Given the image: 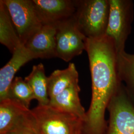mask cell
I'll use <instances>...</instances> for the list:
<instances>
[{"instance_id":"5","label":"cell","mask_w":134,"mask_h":134,"mask_svg":"<svg viewBox=\"0 0 134 134\" xmlns=\"http://www.w3.org/2000/svg\"><path fill=\"white\" fill-rule=\"evenodd\" d=\"M109 113L105 134H134V104L123 83L107 107Z\"/></svg>"},{"instance_id":"11","label":"cell","mask_w":134,"mask_h":134,"mask_svg":"<svg viewBox=\"0 0 134 134\" xmlns=\"http://www.w3.org/2000/svg\"><path fill=\"white\" fill-rule=\"evenodd\" d=\"M79 83L72 85L50 100L49 105L63 112L71 114L82 120H86V112L81 105L79 97Z\"/></svg>"},{"instance_id":"17","label":"cell","mask_w":134,"mask_h":134,"mask_svg":"<svg viewBox=\"0 0 134 134\" xmlns=\"http://www.w3.org/2000/svg\"><path fill=\"white\" fill-rule=\"evenodd\" d=\"M8 98L17 101L29 108L31 101L35 99L33 91L22 77H14L9 88Z\"/></svg>"},{"instance_id":"14","label":"cell","mask_w":134,"mask_h":134,"mask_svg":"<svg viewBox=\"0 0 134 134\" xmlns=\"http://www.w3.org/2000/svg\"><path fill=\"white\" fill-rule=\"evenodd\" d=\"M24 81L33 91L35 99L38 102V105H46L49 104L48 77L45 75L43 64L34 66L32 71L29 76L25 77Z\"/></svg>"},{"instance_id":"3","label":"cell","mask_w":134,"mask_h":134,"mask_svg":"<svg viewBox=\"0 0 134 134\" xmlns=\"http://www.w3.org/2000/svg\"><path fill=\"white\" fill-rule=\"evenodd\" d=\"M39 134H82L84 122L75 115L50 105L31 110Z\"/></svg>"},{"instance_id":"19","label":"cell","mask_w":134,"mask_h":134,"mask_svg":"<svg viewBox=\"0 0 134 134\" xmlns=\"http://www.w3.org/2000/svg\"><path fill=\"white\" fill-rule=\"evenodd\" d=\"M82 134H83V133H82Z\"/></svg>"},{"instance_id":"9","label":"cell","mask_w":134,"mask_h":134,"mask_svg":"<svg viewBox=\"0 0 134 134\" xmlns=\"http://www.w3.org/2000/svg\"><path fill=\"white\" fill-rule=\"evenodd\" d=\"M34 59V55L24 44L16 48L10 61L0 70V101L8 98L9 88L16 72Z\"/></svg>"},{"instance_id":"16","label":"cell","mask_w":134,"mask_h":134,"mask_svg":"<svg viewBox=\"0 0 134 134\" xmlns=\"http://www.w3.org/2000/svg\"><path fill=\"white\" fill-rule=\"evenodd\" d=\"M117 70L120 81L124 86L134 104V54L125 51L117 54Z\"/></svg>"},{"instance_id":"7","label":"cell","mask_w":134,"mask_h":134,"mask_svg":"<svg viewBox=\"0 0 134 134\" xmlns=\"http://www.w3.org/2000/svg\"><path fill=\"white\" fill-rule=\"evenodd\" d=\"M56 26L57 57L68 62L86 50V37L79 29L74 15Z\"/></svg>"},{"instance_id":"2","label":"cell","mask_w":134,"mask_h":134,"mask_svg":"<svg viewBox=\"0 0 134 134\" xmlns=\"http://www.w3.org/2000/svg\"><path fill=\"white\" fill-rule=\"evenodd\" d=\"M109 10V0L76 1L74 17L86 38H98L105 35Z\"/></svg>"},{"instance_id":"18","label":"cell","mask_w":134,"mask_h":134,"mask_svg":"<svg viewBox=\"0 0 134 134\" xmlns=\"http://www.w3.org/2000/svg\"><path fill=\"white\" fill-rule=\"evenodd\" d=\"M5 134H39L31 110Z\"/></svg>"},{"instance_id":"15","label":"cell","mask_w":134,"mask_h":134,"mask_svg":"<svg viewBox=\"0 0 134 134\" xmlns=\"http://www.w3.org/2000/svg\"><path fill=\"white\" fill-rule=\"evenodd\" d=\"M0 42L12 54L23 44L14 29L8 10L2 0L0 1Z\"/></svg>"},{"instance_id":"6","label":"cell","mask_w":134,"mask_h":134,"mask_svg":"<svg viewBox=\"0 0 134 134\" xmlns=\"http://www.w3.org/2000/svg\"><path fill=\"white\" fill-rule=\"evenodd\" d=\"M21 42L25 45L43 25L35 12L31 0H2Z\"/></svg>"},{"instance_id":"8","label":"cell","mask_w":134,"mask_h":134,"mask_svg":"<svg viewBox=\"0 0 134 134\" xmlns=\"http://www.w3.org/2000/svg\"><path fill=\"white\" fill-rule=\"evenodd\" d=\"M43 25H56L72 16L76 10V1L31 0Z\"/></svg>"},{"instance_id":"4","label":"cell","mask_w":134,"mask_h":134,"mask_svg":"<svg viewBox=\"0 0 134 134\" xmlns=\"http://www.w3.org/2000/svg\"><path fill=\"white\" fill-rule=\"evenodd\" d=\"M109 2L110 10L105 36L112 40L118 54L125 51V43L134 19V5L131 0H109Z\"/></svg>"},{"instance_id":"12","label":"cell","mask_w":134,"mask_h":134,"mask_svg":"<svg viewBox=\"0 0 134 134\" xmlns=\"http://www.w3.org/2000/svg\"><path fill=\"white\" fill-rule=\"evenodd\" d=\"M30 109L11 98L0 101V134L10 131Z\"/></svg>"},{"instance_id":"13","label":"cell","mask_w":134,"mask_h":134,"mask_svg":"<svg viewBox=\"0 0 134 134\" xmlns=\"http://www.w3.org/2000/svg\"><path fill=\"white\" fill-rule=\"evenodd\" d=\"M76 83H79V74L74 63H70L65 69L54 71L48 77L50 100Z\"/></svg>"},{"instance_id":"10","label":"cell","mask_w":134,"mask_h":134,"mask_svg":"<svg viewBox=\"0 0 134 134\" xmlns=\"http://www.w3.org/2000/svg\"><path fill=\"white\" fill-rule=\"evenodd\" d=\"M56 26L45 25L24 45L36 59L57 57Z\"/></svg>"},{"instance_id":"1","label":"cell","mask_w":134,"mask_h":134,"mask_svg":"<svg viewBox=\"0 0 134 134\" xmlns=\"http://www.w3.org/2000/svg\"><path fill=\"white\" fill-rule=\"evenodd\" d=\"M85 50L91 73L92 97L83 134H105L106 109L122 83L117 70V52L113 42L105 35L86 38Z\"/></svg>"}]
</instances>
